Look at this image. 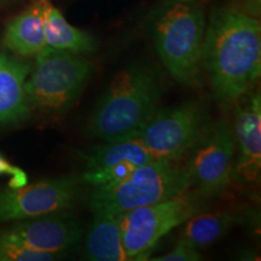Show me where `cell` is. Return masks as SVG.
I'll return each instance as SVG.
<instances>
[{
    "instance_id": "6da1fadb",
    "label": "cell",
    "mask_w": 261,
    "mask_h": 261,
    "mask_svg": "<svg viewBox=\"0 0 261 261\" xmlns=\"http://www.w3.org/2000/svg\"><path fill=\"white\" fill-rule=\"evenodd\" d=\"M201 65L215 99L224 108L232 107L260 76V22L233 8L214 10L204 31Z\"/></svg>"
},
{
    "instance_id": "7a4b0ae2",
    "label": "cell",
    "mask_w": 261,
    "mask_h": 261,
    "mask_svg": "<svg viewBox=\"0 0 261 261\" xmlns=\"http://www.w3.org/2000/svg\"><path fill=\"white\" fill-rule=\"evenodd\" d=\"M160 98L154 70L135 64L117 71L91 114L87 135L104 142L137 136L159 109Z\"/></svg>"
},
{
    "instance_id": "3957f363",
    "label": "cell",
    "mask_w": 261,
    "mask_h": 261,
    "mask_svg": "<svg viewBox=\"0 0 261 261\" xmlns=\"http://www.w3.org/2000/svg\"><path fill=\"white\" fill-rule=\"evenodd\" d=\"M205 18L198 0H168L154 19L155 46L173 79L195 86L200 74Z\"/></svg>"
},
{
    "instance_id": "277c9868",
    "label": "cell",
    "mask_w": 261,
    "mask_h": 261,
    "mask_svg": "<svg viewBox=\"0 0 261 261\" xmlns=\"http://www.w3.org/2000/svg\"><path fill=\"white\" fill-rule=\"evenodd\" d=\"M190 190L187 168L174 162L154 160L137 166L129 174L113 185L93 188L89 207L93 213L120 214L154 204Z\"/></svg>"
},
{
    "instance_id": "5b68a950",
    "label": "cell",
    "mask_w": 261,
    "mask_h": 261,
    "mask_svg": "<svg viewBox=\"0 0 261 261\" xmlns=\"http://www.w3.org/2000/svg\"><path fill=\"white\" fill-rule=\"evenodd\" d=\"M92 74V63L81 55L46 46L25 80L29 107L47 115H62L83 93Z\"/></svg>"
},
{
    "instance_id": "8992f818",
    "label": "cell",
    "mask_w": 261,
    "mask_h": 261,
    "mask_svg": "<svg viewBox=\"0 0 261 261\" xmlns=\"http://www.w3.org/2000/svg\"><path fill=\"white\" fill-rule=\"evenodd\" d=\"M203 200L188 190L169 200L120 213L123 246L129 259H148L162 237L203 211Z\"/></svg>"
},
{
    "instance_id": "52a82bcc",
    "label": "cell",
    "mask_w": 261,
    "mask_h": 261,
    "mask_svg": "<svg viewBox=\"0 0 261 261\" xmlns=\"http://www.w3.org/2000/svg\"><path fill=\"white\" fill-rule=\"evenodd\" d=\"M211 122L207 104L188 100L156 110L137 136L155 160L177 162L191 151Z\"/></svg>"
},
{
    "instance_id": "ba28073f",
    "label": "cell",
    "mask_w": 261,
    "mask_h": 261,
    "mask_svg": "<svg viewBox=\"0 0 261 261\" xmlns=\"http://www.w3.org/2000/svg\"><path fill=\"white\" fill-rule=\"evenodd\" d=\"M234 150L236 142L227 120L211 122L189 152L190 189L202 198L221 194L232 180Z\"/></svg>"
},
{
    "instance_id": "9c48e42d",
    "label": "cell",
    "mask_w": 261,
    "mask_h": 261,
    "mask_svg": "<svg viewBox=\"0 0 261 261\" xmlns=\"http://www.w3.org/2000/svg\"><path fill=\"white\" fill-rule=\"evenodd\" d=\"M77 187L79 181L75 177H60L0 191V224L71 211Z\"/></svg>"
},
{
    "instance_id": "30bf717a",
    "label": "cell",
    "mask_w": 261,
    "mask_h": 261,
    "mask_svg": "<svg viewBox=\"0 0 261 261\" xmlns=\"http://www.w3.org/2000/svg\"><path fill=\"white\" fill-rule=\"evenodd\" d=\"M12 223L0 228L2 240L58 257H63L76 246L81 237L79 221L70 211L54 212Z\"/></svg>"
},
{
    "instance_id": "8fae6325",
    "label": "cell",
    "mask_w": 261,
    "mask_h": 261,
    "mask_svg": "<svg viewBox=\"0 0 261 261\" xmlns=\"http://www.w3.org/2000/svg\"><path fill=\"white\" fill-rule=\"evenodd\" d=\"M233 112L234 142L238 156L233 163L232 179L252 184L261 172V98L260 92L244 94L237 100Z\"/></svg>"
},
{
    "instance_id": "7c38bea8",
    "label": "cell",
    "mask_w": 261,
    "mask_h": 261,
    "mask_svg": "<svg viewBox=\"0 0 261 261\" xmlns=\"http://www.w3.org/2000/svg\"><path fill=\"white\" fill-rule=\"evenodd\" d=\"M31 65L9 54H0V128L17 125L31 117L25 80Z\"/></svg>"
},
{
    "instance_id": "4fadbf2b",
    "label": "cell",
    "mask_w": 261,
    "mask_h": 261,
    "mask_svg": "<svg viewBox=\"0 0 261 261\" xmlns=\"http://www.w3.org/2000/svg\"><path fill=\"white\" fill-rule=\"evenodd\" d=\"M77 155L84 166V173L112 167L123 161L140 166L155 160L138 136L107 140L85 151H79Z\"/></svg>"
},
{
    "instance_id": "5bb4252c",
    "label": "cell",
    "mask_w": 261,
    "mask_h": 261,
    "mask_svg": "<svg viewBox=\"0 0 261 261\" xmlns=\"http://www.w3.org/2000/svg\"><path fill=\"white\" fill-rule=\"evenodd\" d=\"M44 3L45 0H39L8 24L4 44L10 51L24 57H37L46 47Z\"/></svg>"
},
{
    "instance_id": "9a60e30c",
    "label": "cell",
    "mask_w": 261,
    "mask_h": 261,
    "mask_svg": "<svg viewBox=\"0 0 261 261\" xmlns=\"http://www.w3.org/2000/svg\"><path fill=\"white\" fill-rule=\"evenodd\" d=\"M85 254L93 261L130 260L123 246L119 214L94 213L85 242Z\"/></svg>"
},
{
    "instance_id": "2e32d148",
    "label": "cell",
    "mask_w": 261,
    "mask_h": 261,
    "mask_svg": "<svg viewBox=\"0 0 261 261\" xmlns=\"http://www.w3.org/2000/svg\"><path fill=\"white\" fill-rule=\"evenodd\" d=\"M44 28L46 46L69 51L76 55H92L97 50V41L90 33L71 25L62 12L50 3H44Z\"/></svg>"
},
{
    "instance_id": "e0dca14e",
    "label": "cell",
    "mask_w": 261,
    "mask_h": 261,
    "mask_svg": "<svg viewBox=\"0 0 261 261\" xmlns=\"http://www.w3.org/2000/svg\"><path fill=\"white\" fill-rule=\"evenodd\" d=\"M237 223V215L227 211L200 212L185 221L179 241L200 249L223 237Z\"/></svg>"
},
{
    "instance_id": "ac0fdd59",
    "label": "cell",
    "mask_w": 261,
    "mask_h": 261,
    "mask_svg": "<svg viewBox=\"0 0 261 261\" xmlns=\"http://www.w3.org/2000/svg\"><path fill=\"white\" fill-rule=\"evenodd\" d=\"M136 167L137 165H135V163L123 161L112 166V167L99 169V171L83 173L81 181L92 185V188L102 187V185H113L125 178Z\"/></svg>"
},
{
    "instance_id": "d6986e66",
    "label": "cell",
    "mask_w": 261,
    "mask_h": 261,
    "mask_svg": "<svg viewBox=\"0 0 261 261\" xmlns=\"http://www.w3.org/2000/svg\"><path fill=\"white\" fill-rule=\"evenodd\" d=\"M61 259L54 254L29 249L0 238V261H52Z\"/></svg>"
},
{
    "instance_id": "ffe728a7",
    "label": "cell",
    "mask_w": 261,
    "mask_h": 261,
    "mask_svg": "<svg viewBox=\"0 0 261 261\" xmlns=\"http://www.w3.org/2000/svg\"><path fill=\"white\" fill-rule=\"evenodd\" d=\"M154 261H198L202 260L201 253L198 249L189 246V244L178 241L175 247L173 248L171 252L163 254L159 257H152Z\"/></svg>"
},
{
    "instance_id": "44dd1931",
    "label": "cell",
    "mask_w": 261,
    "mask_h": 261,
    "mask_svg": "<svg viewBox=\"0 0 261 261\" xmlns=\"http://www.w3.org/2000/svg\"><path fill=\"white\" fill-rule=\"evenodd\" d=\"M3 174L11 175V179L9 181V188L11 189L22 188L28 182L27 173L17 166L11 165L4 156L0 154V175Z\"/></svg>"
}]
</instances>
